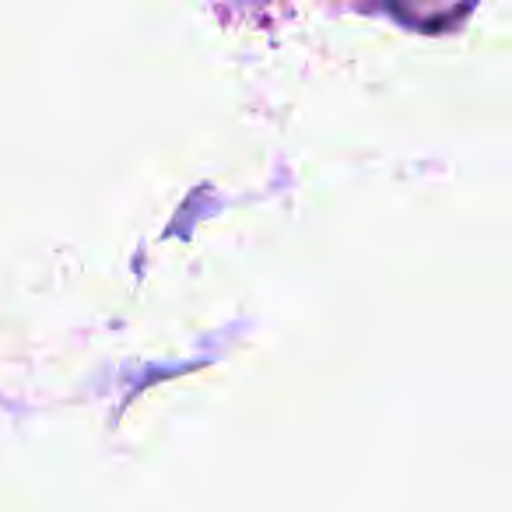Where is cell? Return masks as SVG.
I'll return each instance as SVG.
<instances>
[]
</instances>
